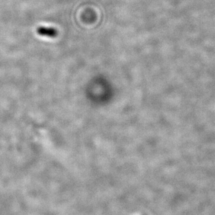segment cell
<instances>
[{"instance_id": "cell-1", "label": "cell", "mask_w": 215, "mask_h": 215, "mask_svg": "<svg viewBox=\"0 0 215 215\" xmlns=\"http://www.w3.org/2000/svg\"><path fill=\"white\" fill-rule=\"evenodd\" d=\"M37 32L41 36L53 38L57 36L58 31L53 27L40 26L37 29Z\"/></svg>"}]
</instances>
